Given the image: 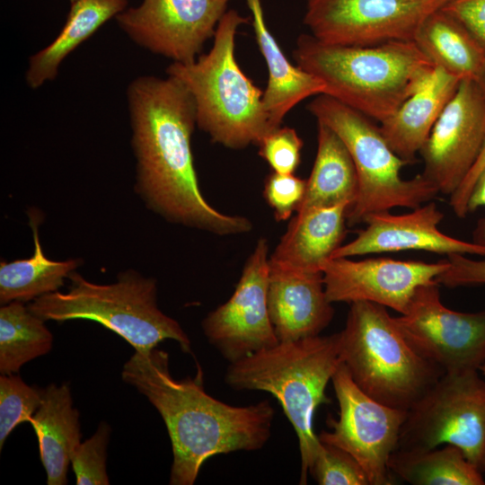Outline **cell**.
Returning <instances> with one entry per match:
<instances>
[{"label":"cell","mask_w":485,"mask_h":485,"mask_svg":"<svg viewBox=\"0 0 485 485\" xmlns=\"http://www.w3.org/2000/svg\"><path fill=\"white\" fill-rule=\"evenodd\" d=\"M485 134V93L463 79L434 125L419 154L422 174L445 195L453 194L474 164Z\"/></svg>","instance_id":"cell-15"},{"label":"cell","mask_w":485,"mask_h":485,"mask_svg":"<svg viewBox=\"0 0 485 485\" xmlns=\"http://www.w3.org/2000/svg\"><path fill=\"white\" fill-rule=\"evenodd\" d=\"M349 207L342 203L295 213L269 256V269L322 273L325 262L342 245Z\"/></svg>","instance_id":"cell-19"},{"label":"cell","mask_w":485,"mask_h":485,"mask_svg":"<svg viewBox=\"0 0 485 485\" xmlns=\"http://www.w3.org/2000/svg\"><path fill=\"white\" fill-rule=\"evenodd\" d=\"M128 0H77L72 3L66 22L58 36L32 55L25 74L31 89L55 79L65 59L102 24L126 9Z\"/></svg>","instance_id":"cell-25"},{"label":"cell","mask_w":485,"mask_h":485,"mask_svg":"<svg viewBox=\"0 0 485 485\" xmlns=\"http://www.w3.org/2000/svg\"><path fill=\"white\" fill-rule=\"evenodd\" d=\"M485 207V168L476 179L468 199V211L473 212L478 207ZM472 242L485 246V218L478 221L472 233Z\"/></svg>","instance_id":"cell-37"},{"label":"cell","mask_w":485,"mask_h":485,"mask_svg":"<svg viewBox=\"0 0 485 485\" xmlns=\"http://www.w3.org/2000/svg\"><path fill=\"white\" fill-rule=\"evenodd\" d=\"M110 427L101 422L95 433L75 448L71 456V465L77 485H107L110 483L106 471L107 447Z\"/></svg>","instance_id":"cell-30"},{"label":"cell","mask_w":485,"mask_h":485,"mask_svg":"<svg viewBox=\"0 0 485 485\" xmlns=\"http://www.w3.org/2000/svg\"><path fill=\"white\" fill-rule=\"evenodd\" d=\"M480 86L481 87L482 91L485 93V70L481 75L480 79L477 81Z\"/></svg>","instance_id":"cell-38"},{"label":"cell","mask_w":485,"mask_h":485,"mask_svg":"<svg viewBox=\"0 0 485 485\" xmlns=\"http://www.w3.org/2000/svg\"><path fill=\"white\" fill-rule=\"evenodd\" d=\"M391 474L413 485H483L482 472L453 445L428 450L395 449L388 460Z\"/></svg>","instance_id":"cell-26"},{"label":"cell","mask_w":485,"mask_h":485,"mask_svg":"<svg viewBox=\"0 0 485 485\" xmlns=\"http://www.w3.org/2000/svg\"><path fill=\"white\" fill-rule=\"evenodd\" d=\"M479 372H481L485 376V363L480 366Z\"/></svg>","instance_id":"cell-39"},{"label":"cell","mask_w":485,"mask_h":485,"mask_svg":"<svg viewBox=\"0 0 485 485\" xmlns=\"http://www.w3.org/2000/svg\"><path fill=\"white\" fill-rule=\"evenodd\" d=\"M414 42L435 66L461 80L478 81L485 70V51L472 34L442 9L419 27Z\"/></svg>","instance_id":"cell-24"},{"label":"cell","mask_w":485,"mask_h":485,"mask_svg":"<svg viewBox=\"0 0 485 485\" xmlns=\"http://www.w3.org/2000/svg\"><path fill=\"white\" fill-rule=\"evenodd\" d=\"M444 216L436 204L430 201L401 215L390 211L372 214L365 219L366 227L357 232L356 238L342 244L331 258L404 251L485 257L484 245L441 232L439 224Z\"/></svg>","instance_id":"cell-17"},{"label":"cell","mask_w":485,"mask_h":485,"mask_svg":"<svg viewBox=\"0 0 485 485\" xmlns=\"http://www.w3.org/2000/svg\"><path fill=\"white\" fill-rule=\"evenodd\" d=\"M293 55L296 66L325 84L324 94L380 123L419 89L436 67L413 40L350 47L301 34Z\"/></svg>","instance_id":"cell-3"},{"label":"cell","mask_w":485,"mask_h":485,"mask_svg":"<svg viewBox=\"0 0 485 485\" xmlns=\"http://www.w3.org/2000/svg\"><path fill=\"white\" fill-rule=\"evenodd\" d=\"M43 389L28 385L19 375H0V448L12 431L30 422L38 410Z\"/></svg>","instance_id":"cell-29"},{"label":"cell","mask_w":485,"mask_h":485,"mask_svg":"<svg viewBox=\"0 0 485 485\" xmlns=\"http://www.w3.org/2000/svg\"><path fill=\"white\" fill-rule=\"evenodd\" d=\"M33 234L34 252L29 259L0 263V303L27 302L57 291L79 262L77 260L56 261L48 259L42 251L38 216L30 215Z\"/></svg>","instance_id":"cell-27"},{"label":"cell","mask_w":485,"mask_h":485,"mask_svg":"<svg viewBox=\"0 0 485 485\" xmlns=\"http://www.w3.org/2000/svg\"><path fill=\"white\" fill-rule=\"evenodd\" d=\"M340 414L327 418L331 431L321 442L348 453L365 471L370 485L392 484L388 460L397 448L407 410L383 404L364 392L341 363L331 378Z\"/></svg>","instance_id":"cell-10"},{"label":"cell","mask_w":485,"mask_h":485,"mask_svg":"<svg viewBox=\"0 0 485 485\" xmlns=\"http://www.w3.org/2000/svg\"><path fill=\"white\" fill-rule=\"evenodd\" d=\"M448 268L436 281L447 287L485 285V257L474 260L464 254H450L445 258Z\"/></svg>","instance_id":"cell-34"},{"label":"cell","mask_w":485,"mask_h":485,"mask_svg":"<svg viewBox=\"0 0 485 485\" xmlns=\"http://www.w3.org/2000/svg\"><path fill=\"white\" fill-rule=\"evenodd\" d=\"M38 438L48 485L67 483L71 456L81 443L79 412L67 384L43 388L41 402L30 420Z\"/></svg>","instance_id":"cell-22"},{"label":"cell","mask_w":485,"mask_h":485,"mask_svg":"<svg viewBox=\"0 0 485 485\" xmlns=\"http://www.w3.org/2000/svg\"><path fill=\"white\" fill-rule=\"evenodd\" d=\"M306 180L294 173L271 172L264 181L263 197L278 222L287 221L296 213L305 193Z\"/></svg>","instance_id":"cell-33"},{"label":"cell","mask_w":485,"mask_h":485,"mask_svg":"<svg viewBox=\"0 0 485 485\" xmlns=\"http://www.w3.org/2000/svg\"><path fill=\"white\" fill-rule=\"evenodd\" d=\"M451 0H307L304 24L322 42L366 47L413 40L434 12Z\"/></svg>","instance_id":"cell-11"},{"label":"cell","mask_w":485,"mask_h":485,"mask_svg":"<svg viewBox=\"0 0 485 485\" xmlns=\"http://www.w3.org/2000/svg\"><path fill=\"white\" fill-rule=\"evenodd\" d=\"M485 168V134L479 155L470 170L467 176L464 178L456 190L450 195L449 205L456 216L463 218L468 214V199L473 187V184Z\"/></svg>","instance_id":"cell-36"},{"label":"cell","mask_w":485,"mask_h":485,"mask_svg":"<svg viewBox=\"0 0 485 485\" xmlns=\"http://www.w3.org/2000/svg\"><path fill=\"white\" fill-rule=\"evenodd\" d=\"M307 110L341 138L354 162L358 189L347 214L348 226L394 207H418L439 193L422 173L409 180L401 176L409 163L393 152L369 117L324 93L315 95Z\"/></svg>","instance_id":"cell-8"},{"label":"cell","mask_w":485,"mask_h":485,"mask_svg":"<svg viewBox=\"0 0 485 485\" xmlns=\"http://www.w3.org/2000/svg\"><path fill=\"white\" fill-rule=\"evenodd\" d=\"M230 9L219 21L207 54L192 63L172 62L167 75L178 79L193 97L197 126L214 143L230 149L259 145L274 128L262 104L263 92L235 58L238 28L250 22Z\"/></svg>","instance_id":"cell-5"},{"label":"cell","mask_w":485,"mask_h":485,"mask_svg":"<svg viewBox=\"0 0 485 485\" xmlns=\"http://www.w3.org/2000/svg\"><path fill=\"white\" fill-rule=\"evenodd\" d=\"M67 292L46 294L34 299L29 309L46 321L96 322L127 340L136 351L151 350L165 340L178 342L190 353L191 342L179 322L157 306V287L154 278L134 271L119 275L112 284L90 282L80 274H69Z\"/></svg>","instance_id":"cell-7"},{"label":"cell","mask_w":485,"mask_h":485,"mask_svg":"<svg viewBox=\"0 0 485 485\" xmlns=\"http://www.w3.org/2000/svg\"><path fill=\"white\" fill-rule=\"evenodd\" d=\"M70 1H71V3H74V2H75V1H77V0H70Z\"/></svg>","instance_id":"cell-40"},{"label":"cell","mask_w":485,"mask_h":485,"mask_svg":"<svg viewBox=\"0 0 485 485\" xmlns=\"http://www.w3.org/2000/svg\"><path fill=\"white\" fill-rule=\"evenodd\" d=\"M269 260L268 241L261 237L247 259L231 297L202 322L208 342L229 363L279 342L268 309Z\"/></svg>","instance_id":"cell-13"},{"label":"cell","mask_w":485,"mask_h":485,"mask_svg":"<svg viewBox=\"0 0 485 485\" xmlns=\"http://www.w3.org/2000/svg\"><path fill=\"white\" fill-rule=\"evenodd\" d=\"M441 9L460 22L485 51V0H451Z\"/></svg>","instance_id":"cell-35"},{"label":"cell","mask_w":485,"mask_h":485,"mask_svg":"<svg viewBox=\"0 0 485 485\" xmlns=\"http://www.w3.org/2000/svg\"><path fill=\"white\" fill-rule=\"evenodd\" d=\"M448 268L437 262L391 258H331L322 269L326 295L331 303L371 302L402 314L419 287L432 282Z\"/></svg>","instance_id":"cell-16"},{"label":"cell","mask_w":485,"mask_h":485,"mask_svg":"<svg viewBox=\"0 0 485 485\" xmlns=\"http://www.w3.org/2000/svg\"><path fill=\"white\" fill-rule=\"evenodd\" d=\"M439 287L436 280L419 287L395 321L410 346L444 373L479 370L485 363V311L447 308Z\"/></svg>","instance_id":"cell-12"},{"label":"cell","mask_w":485,"mask_h":485,"mask_svg":"<svg viewBox=\"0 0 485 485\" xmlns=\"http://www.w3.org/2000/svg\"><path fill=\"white\" fill-rule=\"evenodd\" d=\"M342 363L340 332L277 345L229 363L225 384L236 391H263L274 396L297 436L300 484H306L322 443L313 428L321 404L331 403L325 389Z\"/></svg>","instance_id":"cell-4"},{"label":"cell","mask_w":485,"mask_h":485,"mask_svg":"<svg viewBox=\"0 0 485 485\" xmlns=\"http://www.w3.org/2000/svg\"><path fill=\"white\" fill-rule=\"evenodd\" d=\"M357 189V170L347 146L331 128L317 122V153L296 213L342 203L351 207Z\"/></svg>","instance_id":"cell-23"},{"label":"cell","mask_w":485,"mask_h":485,"mask_svg":"<svg viewBox=\"0 0 485 485\" xmlns=\"http://www.w3.org/2000/svg\"><path fill=\"white\" fill-rule=\"evenodd\" d=\"M157 410L171 439V485H192L210 457L237 451H257L271 435L275 410L269 400L232 406L209 395L198 365L193 377L177 380L169 355L156 348L136 351L121 373Z\"/></svg>","instance_id":"cell-2"},{"label":"cell","mask_w":485,"mask_h":485,"mask_svg":"<svg viewBox=\"0 0 485 485\" xmlns=\"http://www.w3.org/2000/svg\"><path fill=\"white\" fill-rule=\"evenodd\" d=\"M340 338L342 363L354 383L390 407L408 410L444 374L410 346L381 304L351 303Z\"/></svg>","instance_id":"cell-6"},{"label":"cell","mask_w":485,"mask_h":485,"mask_svg":"<svg viewBox=\"0 0 485 485\" xmlns=\"http://www.w3.org/2000/svg\"><path fill=\"white\" fill-rule=\"evenodd\" d=\"M231 0H144L116 16L137 45L173 62L190 64L214 37Z\"/></svg>","instance_id":"cell-14"},{"label":"cell","mask_w":485,"mask_h":485,"mask_svg":"<svg viewBox=\"0 0 485 485\" xmlns=\"http://www.w3.org/2000/svg\"><path fill=\"white\" fill-rule=\"evenodd\" d=\"M331 304L322 273L269 269L268 309L279 342L320 335L333 318Z\"/></svg>","instance_id":"cell-18"},{"label":"cell","mask_w":485,"mask_h":485,"mask_svg":"<svg viewBox=\"0 0 485 485\" xmlns=\"http://www.w3.org/2000/svg\"><path fill=\"white\" fill-rule=\"evenodd\" d=\"M127 97L137 188L147 207L169 222L220 236L250 232V219L218 211L201 193L191 149L196 106L187 88L170 75H142Z\"/></svg>","instance_id":"cell-1"},{"label":"cell","mask_w":485,"mask_h":485,"mask_svg":"<svg viewBox=\"0 0 485 485\" xmlns=\"http://www.w3.org/2000/svg\"><path fill=\"white\" fill-rule=\"evenodd\" d=\"M321 443V449L309 472L319 485H370L365 471L348 453Z\"/></svg>","instance_id":"cell-31"},{"label":"cell","mask_w":485,"mask_h":485,"mask_svg":"<svg viewBox=\"0 0 485 485\" xmlns=\"http://www.w3.org/2000/svg\"><path fill=\"white\" fill-rule=\"evenodd\" d=\"M303 145L293 128L278 127L260 142L259 155L273 172L294 173L301 163Z\"/></svg>","instance_id":"cell-32"},{"label":"cell","mask_w":485,"mask_h":485,"mask_svg":"<svg viewBox=\"0 0 485 485\" xmlns=\"http://www.w3.org/2000/svg\"><path fill=\"white\" fill-rule=\"evenodd\" d=\"M459 447L485 471V380L479 370L444 373L407 410L396 449Z\"/></svg>","instance_id":"cell-9"},{"label":"cell","mask_w":485,"mask_h":485,"mask_svg":"<svg viewBox=\"0 0 485 485\" xmlns=\"http://www.w3.org/2000/svg\"><path fill=\"white\" fill-rule=\"evenodd\" d=\"M44 322L23 302L13 301L1 306V375L17 374L24 364L51 350L53 335Z\"/></svg>","instance_id":"cell-28"},{"label":"cell","mask_w":485,"mask_h":485,"mask_svg":"<svg viewBox=\"0 0 485 485\" xmlns=\"http://www.w3.org/2000/svg\"><path fill=\"white\" fill-rule=\"evenodd\" d=\"M461 79L435 67L429 79L386 120L380 130L393 152L409 163L428 139L434 125L455 93Z\"/></svg>","instance_id":"cell-20"},{"label":"cell","mask_w":485,"mask_h":485,"mask_svg":"<svg viewBox=\"0 0 485 485\" xmlns=\"http://www.w3.org/2000/svg\"><path fill=\"white\" fill-rule=\"evenodd\" d=\"M251 13V23L259 49L265 59L269 78L262 104L274 128L303 100L324 93L325 84L315 75L293 66L269 31L261 0H244Z\"/></svg>","instance_id":"cell-21"}]
</instances>
